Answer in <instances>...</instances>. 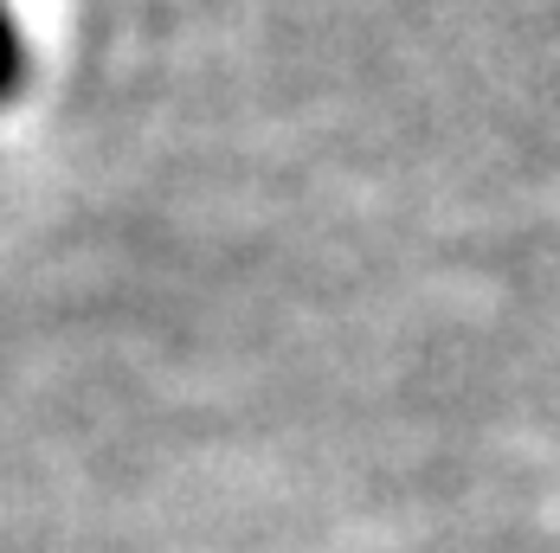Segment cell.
<instances>
[{
    "mask_svg": "<svg viewBox=\"0 0 560 553\" xmlns=\"http://www.w3.org/2000/svg\"><path fill=\"white\" fill-rule=\"evenodd\" d=\"M13 78H20V33H13V20L0 7V97L13 91Z\"/></svg>",
    "mask_w": 560,
    "mask_h": 553,
    "instance_id": "6da1fadb",
    "label": "cell"
}]
</instances>
